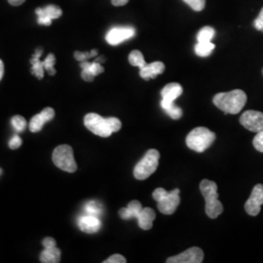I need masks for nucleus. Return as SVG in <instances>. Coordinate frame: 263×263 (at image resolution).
<instances>
[{
	"label": "nucleus",
	"mask_w": 263,
	"mask_h": 263,
	"mask_svg": "<svg viewBox=\"0 0 263 263\" xmlns=\"http://www.w3.org/2000/svg\"><path fill=\"white\" fill-rule=\"evenodd\" d=\"M119 216L122 219L138 218L139 226L142 230H151L155 220L156 214L151 208H142L141 202L134 200L128 204V207L122 208L119 211Z\"/></svg>",
	"instance_id": "1"
},
{
	"label": "nucleus",
	"mask_w": 263,
	"mask_h": 263,
	"mask_svg": "<svg viewBox=\"0 0 263 263\" xmlns=\"http://www.w3.org/2000/svg\"><path fill=\"white\" fill-rule=\"evenodd\" d=\"M213 102L217 108L226 114H237L244 108L247 103V95L244 91L236 89L227 93L216 94Z\"/></svg>",
	"instance_id": "2"
},
{
	"label": "nucleus",
	"mask_w": 263,
	"mask_h": 263,
	"mask_svg": "<svg viewBox=\"0 0 263 263\" xmlns=\"http://www.w3.org/2000/svg\"><path fill=\"white\" fill-rule=\"evenodd\" d=\"M200 190L206 201V214L210 218H216L223 212V206L218 200L217 185L215 181L203 179L200 183Z\"/></svg>",
	"instance_id": "3"
},
{
	"label": "nucleus",
	"mask_w": 263,
	"mask_h": 263,
	"mask_svg": "<svg viewBox=\"0 0 263 263\" xmlns=\"http://www.w3.org/2000/svg\"><path fill=\"white\" fill-rule=\"evenodd\" d=\"M152 197L157 202L158 210L164 215H173L180 203L179 189H174L168 192L164 188H156L152 193Z\"/></svg>",
	"instance_id": "4"
},
{
	"label": "nucleus",
	"mask_w": 263,
	"mask_h": 263,
	"mask_svg": "<svg viewBox=\"0 0 263 263\" xmlns=\"http://www.w3.org/2000/svg\"><path fill=\"white\" fill-rule=\"evenodd\" d=\"M216 140V134L205 127H198L190 132L186 137L188 147L196 152H204Z\"/></svg>",
	"instance_id": "5"
},
{
	"label": "nucleus",
	"mask_w": 263,
	"mask_h": 263,
	"mask_svg": "<svg viewBox=\"0 0 263 263\" xmlns=\"http://www.w3.org/2000/svg\"><path fill=\"white\" fill-rule=\"evenodd\" d=\"M160 153L156 149H149L143 158L136 165L134 176L139 180H144L149 178L157 170L159 165Z\"/></svg>",
	"instance_id": "6"
},
{
	"label": "nucleus",
	"mask_w": 263,
	"mask_h": 263,
	"mask_svg": "<svg viewBox=\"0 0 263 263\" xmlns=\"http://www.w3.org/2000/svg\"><path fill=\"white\" fill-rule=\"evenodd\" d=\"M53 162L59 169L63 170L67 173H74L77 170L73 149L67 144L58 146L53 152Z\"/></svg>",
	"instance_id": "7"
},
{
	"label": "nucleus",
	"mask_w": 263,
	"mask_h": 263,
	"mask_svg": "<svg viewBox=\"0 0 263 263\" xmlns=\"http://www.w3.org/2000/svg\"><path fill=\"white\" fill-rule=\"evenodd\" d=\"M84 124L88 130L103 138H108L113 133L107 122V118H104L97 113L87 114L85 116Z\"/></svg>",
	"instance_id": "8"
},
{
	"label": "nucleus",
	"mask_w": 263,
	"mask_h": 263,
	"mask_svg": "<svg viewBox=\"0 0 263 263\" xmlns=\"http://www.w3.org/2000/svg\"><path fill=\"white\" fill-rule=\"evenodd\" d=\"M240 123L249 131L259 133L263 131V113L256 110H247L242 114Z\"/></svg>",
	"instance_id": "9"
},
{
	"label": "nucleus",
	"mask_w": 263,
	"mask_h": 263,
	"mask_svg": "<svg viewBox=\"0 0 263 263\" xmlns=\"http://www.w3.org/2000/svg\"><path fill=\"white\" fill-rule=\"evenodd\" d=\"M263 204V185L256 184L252 194L245 204V210L250 216H257L260 213L261 205Z\"/></svg>",
	"instance_id": "10"
},
{
	"label": "nucleus",
	"mask_w": 263,
	"mask_h": 263,
	"mask_svg": "<svg viewBox=\"0 0 263 263\" xmlns=\"http://www.w3.org/2000/svg\"><path fill=\"white\" fill-rule=\"evenodd\" d=\"M136 30L132 27H116L107 32L105 39L108 44L116 46L124 41L135 36Z\"/></svg>",
	"instance_id": "11"
},
{
	"label": "nucleus",
	"mask_w": 263,
	"mask_h": 263,
	"mask_svg": "<svg viewBox=\"0 0 263 263\" xmlns=\"http://www.w3.org/2000/svg\"><path fill=\"white\" fill-rule=\"evenodd\" d=\"M204 260V252L197 247L190 248L183 253L169 257L168 263H201Z\"/></svg>",
	"instance_id": "12"
},
{
	"label": "nucleus",
	"mask_w": 263,
	"mask_h": 263,
	"mask_svg": "<svg viewBox=\"0 0 263 263\" xmlns=\"http://www.w3.org/2000/svg\"><path fill=\"white\" fill-rule=\"evenodd\" d=\"M35 13L37 15L39 25L50 26L53 20L58 19L62 16L63 11L56 5H48L45 8H37Z\"/></svg>",
	"instance_id": "13"
},
{
	"label": "nucleus",
	"mask_w": 263,
	"mask_h": 263,
	"mask_svg": "<svg viewBox=\"0 0 263 263\" xmlns=\"http://www.w3.org/2000/svg\"><path fill=\"white\" fill-rule=\"evenodd\" d=\"M78 226L80 230L85 233L93 234L101 229L102 222L97 216L85 215L78 219Z\"/></svg>",
	"instance_id": "14"
},
{
	"label": "nucleus",
	"mask_w": 263,
	"mask_h": 263,
	"mask_svg": "<svg viewBox=\"0 0 263 263\" xmlns=\"http://www.w3.org/2000/svg\"><path fill=\"white\" fill-rule=\"evenodd\" d=\"M165 71V65L162 62H154L151 64H146V66L141 68L140 76L144 80H149L155 78L156 76L162 74Z\"/></svg>",
	"instance_id": "15"
},
{
	"label": "nucleus",
	"mask_w": 263,
	"mask_h": 263,
	"mask_svg": "<svg viewBox=\"0 0 263 263\" xmlns=\"http://www.w3.org/2000/svg\"><path fill=\"white\" fill-rule=\"evenodd\" d=\"M182 92L183 90L181 85H179V83H170L166 85L161 91L162 100L170 103H174L179 96H181Z\"/></svg>",
	"instance_id": "16"
},
{
	"label": "nucleus",
	"mask_w": 263,
	"mask_h": 263,
	"mask_svg": "<svg viewBox=\"0 0 263 263\" xmlns=\"http://www.w3.org/2000/svg\"><path fill=\"white\" fill-rule=\"evenodd\" d=\"M42 55V49L38 48L35 51V54L32 56L30 63H31V73L36 76L38 79H42L44 76V65L43 62L40 61V57Z\"/></svg>",
	"instance_id": "17"
},
{
	"label": "nucleus",
	"mask_w": 263,
	"mask_h": 263,
	"mask_svg": "<svg viewBox=\"0 0 263 263\" xmlns=\"http://www.w3.org/2000/svg\"><path fill=\"white\" fill-rule=\"evenodd\" d=\"M61 251L55 247L51 249H45L40 254V261L43 263L60 262Z\"/></svg>",
	"instance_id": "18"
},
{
	"label": "nucleus",
	"mask_w": 263,
	"mask_h": 263,
	"mask_svg": "<svg viewBox=\"0 0 263 263\" xmlns=\"http://www.w3.org/2000/svg\"><path fill=\"white\" fill-rule=\"evenodd\" d=\"M161 106L165 110V112L167 113L171 118H173L175 120H178L182 116V109L178 107L175 104V102L170 103V102H166V101L162 100Z\"/></svg>",
	"instance_id": "19"
},
{
	"label": "nucleus",
	"mask_w": 263,
	"mask_h": 263,
	"mask_svg": "<svg viewBox=\"0 0 263 263\" xmlns=\"http://www.w3.org/2000/svg\"><path fill=\"white\" fill-rule=\"evenodd\" d=\"M216 48V45L210 42H198L195 46V53L199 57H208L212 54L214 49Z\"/></svg>",
	"instance_id": "20"
},
{
	"label": "nucleus",
	"mask_w": 263,
	"mask_h": 263,
	"mask_svg": "<svg viewBox=\"0 0 263 263\" xmlns=\"http://www.w3.org/2000/svg\"><path fill=\"white\" fill-rule=\"evenodd\" d=\"M129 63L131 64L132 66H139L140 68H142L143 66H146L143 55L139 50L132 51L129 55Z\"/></svg>",
	"instance_id": "21"
},
{
	"label": "nucleus",
	"mask_w": 263,
	"mask_h": 263,
	"mask_svg": "<svg viewBox=\"0 0 263 263\" xmlns=\"http://www.w3.org/2000/svg\"><path fill=\"white\" fill-rule=\"evenodd\" d=\"M85 212H86V215L99 217L103 213V208H102V205L99 202L91 201V202H88L86 204Z\"/></svg>",
	"instance_id": "22"
},
{
	"label": "nucleus",
	"mask_w": 263,
	"mask_h": 263,
	"mask_svg": "<svg viewBox=\"0 0 263 263\" xmlns=\"http://www.w3.org/2000/svg\"><path fill=\"white\" fill-rule=\"evenodd\" d=\"M215 33L216 31L212 27H204L198 32L197 41L198 42H210L215 36Z\"/></svg>",
	"instance_id": "23"
},
{
	"label": "nucleus",
	"mask_w": 263,
	"mask_h": 263,
	"mask_svg": "<svg viewBox=\"0 0 263 263\" xmlns=\"http://www.w3.org/2000/svg\"><path fill=\"white\" fill-rule=\"evenodd\" d=\"M80 66H81L82 69H88L94 76H99V74L103 73L104 70V67L101 66V64L97 63V62L89 63V62L85 61V62H81Z\"/></svg>",
	"instance_id": "24"
},
{
	"label": "nucleus",
	"mask_w": 263,
	"mask_h": 263,
	"mask_svg": "<svg viewBox=\"0 0 263 263\" xmlns=\"http://www.w3.org/2000/svg\"><path fill=\"white\" fill-rule=\"evenodd\" d=\"M46 122L44 121L42 116L40 114H37V115L33 116L32 119L30 120L29 129H30V131L32 132V133H37V132L40 131L42 129V127H43V125Z\"/></svg>",
	"instance_id": "25"
},
{
	"label": "nucleus",
	"mask_w": 263,
	"mask_h": 263,
	"mask_svg": "<svg viewBox=\"0 0 263 263\" xmlns=\"http://www.w3.org/2000/svg\"><path fill=\"white\" fill-rule=\"evenodd\" d=\"M56 63V58L54 54H49L47 58L44 60L43 65H44V68L48 71V73L50 76H55L56 74V69L54 68Z\"/></svg>",
	"instance_id": "26"
},
{
	"label": "nucleus",
	"mask_w": 263,
	"mask_h": 263,
	"mask_svg": "<svg viewBox=\"0 0 263 263\" xmlns=\"http://www.w3.org/2000/svg\"><path fill=\"white\" fill-rule=\"evenodd\" d=\"M12 125L16 131L23 132L27 126V121L24 117L17 115L12 118Z\"/></svg>",
	"instance_id": "27"
},
{
	"label": "nucleus",
	"mask_w": 263,
	"mask_h": 263,
	"mask_svg": "<svg viewBox=\"0 0 263 263\" xmlns=\"http://www.w3.org/2000/svg\"><path fill=\"white\" fill-rule=\"evenodd\" d=\"M97 55H98V51L97 50H92L91 52H85V53L76 51V53H74V58L79 62H85V61H87V59L94 58Z\"/></svg>",
	"instance_id": "28"
},
{
	"label": "nucleus",
	"mask_w": 263,
	"mask_h": 263,
	"mask_svg": "<svg viewBox=\"0 0 263 263\" xmlns=\"http://www.w3.org/2000/svg\"><path fill=\"white\" fill-rule=\"evenodd\" d=\"M191 8L195 11H202L205 8L206 0H183Z\"/></svg>",
	"instance_id": "29"
},
{
	"label": "nucleus",
	"mask_w": 263,
	"mask_h": 263,
	"mask_svg": "<svg viewBox=\"0 0 263 263\" xmlns=\"http://www.w3.org/2000/svg\"><path fill=\"white\" fill-rule=\"evenodd\" d=\"M253 143L256 151L263 152V131L257 133V135L254 137Z\"/></svg>",
	"instance_id": "30"
},
{
	"label": "nucleus",
	"mask_w": 263,
	"mask_h": 263,
	"mask_svg": "<svg viewBox=\"0 0 263 263\" xmlns=\"http://www.w3.org/2000/svg\"><path fill=\"white\" fill-rule=\"evenodd\" d=\"M107 122H108V125H109V127H110V129H111L113 133L119 131L122 127L121 121L118 118H115V117L107 118Z\"/></svg>",
	"instance_id": "31"
},
{
	"label": "nucleus",
	"mask_w": 263,
	"mask_h": 263,
	"mask_svg": "<svg viewBox=\"0 0 263 263\" xmlns=\"http://www.w3.org/2000/svg\"><path fill=\"white\" fill-rule=\"evenodd\" d=\"M40 115L42 116V118L44 119L45 122H48V121H50V120H52L54 118L55 110L53 108H51V107H47V108H45V109H43L41 111Z\"/></svg>",
	"instance_id": "32"
},
{
	"label": "nucleus",
	"mask_w": 263,
	"mask_h": 263,
	"mask_svg": "<svg viewBox=\"0 0 263 263\" xmlns=\"http://www.w3.org/2000/svg\"><path fill=\"white\" fill-rule=\"evenodd\" d=\"M104 263H125L127 262V259L121 254H113L110 257H108Z\"/></svg>",
	"instance_id": "33"
},
{
	"label": "nucleus",
	"mask_w": 263,
	"mask_h": 263,
	"mask_svg": "<svg viewBox=\"0 0 263 263\" xmlns=\"http://www.w3.org/2000/svg\"><path fill=\"white\" fill-rule=\"evenodd\" d=\"M22 145V140L18 135H15L9 141V147L11 149H17Z\"/></svg>",
	"instance_id": "34"
},
{
	"label": "nucleus",
	"mask_w": 263,
	"mask_h": 263,
	"mask_svg": "<svg viewBox=\"0 0 263 263\" xmlns=\"http://www.w3.org/2000/svg\"><path fill=\"white\" fill-rule=\"evenodd\" d=\"M254 26L256 29L263 31V8L260 11L258 17L254 20Z\"/></svg>",
	"instance_id": "35"
},
{
	"label": "nucleus",
	"mask_w": 263,
	"mask_h": 263,
	"mask_svg": "<svg viewBox=\"0 0 263 263\" xmlns=\"http://www.w3.org/2000/svg\"><path fill=\"white\" fill-rule=\"evenodd\" d=\"M42 245L45 249H51V248H55L56 247V240L54 238L51 237H47L43 240Z\"/></svg>",
	"instance_id": "36"
},
{
	"label": "nucleus",
	"mask_w": 263,
	"mask_h": 263,
	"mask_svg": "<svg viewBox=\"0 0 263 263\" xmlns=\"http://www.w3.org/2000/svg\"><path fill=\"white\" fill-rule=\"evenodd\" d=\"M81 77L83 78V80L87 82H92L94 80L95 76L88 70V69H83L81 72Z\"/></svg>",
	"instance_id": "37"
},
{
	"label": "nucleus",
	"mask_w": 263,
	"mask_h": 263,
	"mask_svg": "<svg viewBox=\"0 0 263 263\" xmlns=\"http://www.w3.org/2000/svg\"><path fill=\"white\" fill-rule=\"evenodd\" d=\"M111 2L114 6H124L129 2V0H111Z\"/></svg>",
	"instance_id": "38"
},
{
	"label": "nucleus",
	"mask_w": 263,
	"mask_h": 263,
	"mask_svg": "<svg viewBox=\"0 0 263 263\" xmlns=\"http://www.w3.org/2000/svg\"><path fill=\"white\" fill-rule=\"evenodd\" d=\"M25 1H26V0H8V2H9L10 4L13 5V6H19V5H22Z\"/></svg>",
	"instance_id": "39"
},
{
	"label": "nucleus",
	"mask_w": 263,
	"mask_h": 263,
	"mask_svg": "<svg viewBox=\"0 0 263 263\" xmlns=\"http://www.w3.org/2000/svg\"><path fill=\"white\" fill-rule=\"evenodd\" d=\"M4 74V65H3V62L0 60V80L2 79Z\"/></svg>",
	"instance_id": "40"
},
{
	"label": "nucleus",
	"mask_w": 263,
	"mask_h": 263,
	"mask_svg": "<svg viewBox=\"0 0 263 263\" xmlns=\"http://www.w3.org/2000/svg\"><path fill=\"white\" fill-rule=\"evenodd\" d=\"M104 61H105V59H104V57H101V58H97V60L95 62H97V63H104Z\"/></svg>",
	"instance_id": "41"
},
{
	"label": "nucleus",
	"mask_w": 263,
	"mask_h": 263,
	"mask_svg": "<svg viewBox=\"0 0 263 263\" xmlns=\"http://www.w3.org/2000/svg\"><path fill=\"white\" fill-rule=\"evenodd\" d=\"M2 174V170H1V168H0V175Z\"/></svg>",
	"instance_id": "42"
}]
</instances>
